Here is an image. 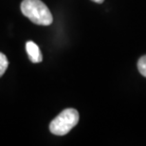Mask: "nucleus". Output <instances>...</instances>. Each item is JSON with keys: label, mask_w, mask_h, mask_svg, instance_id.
Returning <instances> with one entry per match:
<instances>
[{"label": "nucleus", "mask_w": 146, "mask_h": 146, "mask_svg": "<svg viewBox=\"0 0 146 146\" xmlns=\"http://www.w3.org/2000/svg\"><path fill=\"white\" fill-rule=\"evenodd\" d=\"M21 11L34 24L48 26L53 21L49 9L41 0H23Z\"/></svg>", "instance_id": "1"}, {"label": "nucleus", "mask_w": 146, "mask_h": 146, "mask_svg": "<svg viewBox=\"0 0 146 146\" xmlns=\"http://www.w3.org/2000/svg\"><path fill=\"white\" fill-rule=\"evenodd\" d=\"M79 121V113L76 109H65L54 118L49 124V130L56 136L66 135Z\"/></svg>", "instance_id": "2"}, {"label": "nucleus", "mask_w": 146, "mask_h": 146, "mask_svg": "<svg viewBox=\"0 0 146 146\" xmlns=\"http://www.w3.org/2000/svg\"><path fill=\"white\" fill-rule=\"evenodd\" d=\"M26 50L28 52V55L30 57L31 61L33 63H40L42 62L43 56L40 51L39 46L33 41H29L26 44Z\"/></svg>", "instance_id": "3"}, {"label": "nucleus", "mask_w": 146, "mask_h": 146, "mask_svg": "<svg viewBox=\"0 0 146 146\" xmlns=\"http://www.w3.org/2000/svg\"><path fill=\"white\" fill-rule=\"evenodd\" d=\"M8 66H9V62L6 55L0 52V77L7 70Z\"/></svg>", "instance_id": "4"}, {"label": "nucleus", "mask_w": 146, "mask_h": 146, "mask_svg": "<svg viewBox=\"0 0 146 146\" xmlns=\"http://www.w3.org/2000/svg\"><path fill=\"white\" fill-rule=\"evenodd\" d=\"M138 68L139 71L141 72V74L146 78V55L139 58L138 62Z\"/></svg>", "instance_id": "5"}, {"label": "nucleus", "mask_w": 146, "mask_h": 146, "mask_svg": "<svg viewBox=\"0 0 146 146\" xmlns=\"http://www.w3.org/2000/svg\"><path fill=\"white\" fill-rule=\"evenodd\" d=\"M93 2H95V3H98V4H102L104 0H92Z\"/></svg>", "instance_id": "6"}]
</instances>
